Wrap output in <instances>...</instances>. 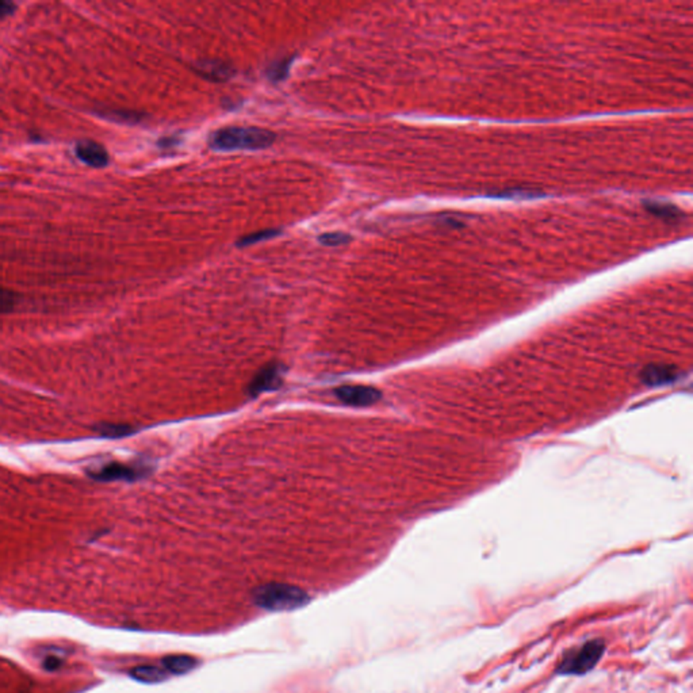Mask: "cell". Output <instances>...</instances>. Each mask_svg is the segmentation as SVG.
I'll use <instances>...</instances> for the list:
<instances>
[{"label": "cell", "instance_id": "6da1fadb", "mask_svg": "<svg viewBox=\"0 0 693 693\" xmlns=\"http://www.w3.org/2000/svg\"><path fill=\"white\" fill-rule=\"evenodd\" d=\"M275 142V134L260 128L230 126L218 129L209 135V146L213 151H259Z\"/></svg>", "mask_w": 693, "mask_h": 693}, {"label": "cell", "instance_id": "7a4b0ae2", "mask_svg": "<svg viewBox=\"0 0 693 693\" xmlns=\"http://www.w3.org/2000/svg\"><path fill=\"white\" fill-rule=\"evenodd\" d=\"M255 604L271 612H285L302 608L310 602L309 595L298 586L287 584H264L254 591Z\"/></svg>", "mask_w": 693, "mask_h": 693}, {"label": "cell", "instance_id": "3957f363", "mask_svg": "<svg viewBox=\"0 0 693 693\" xmlns=\"http://www.w3.org/2000/svg\"><path fill=\"white\" fill-rule=\"evenodd\" d=\"M606 652L603 639H592L584 645L567 650L556 669L558 676H584L596 668Z\"/></svg>", "mask_w": 693, "mask_h": 693}, {"label": "cell", "instance_id": "277c9868", "mask_svg": "<svg viewBox=\"0 0 693 693\" xmlns=\"http://www.w3.org/2000/svg\"><path fill=\"white\" fill-rule=\"evenodd\" d=\"M335 397L349 406H370L382 397L381 391L366 385H344L335 389Z\"/></svg>", "mask_w": 693, "mask_h": 693}, {"label": "cell", "instance_id": "5b68a950", "mask_svg": "<svg viewBox=\"0 0 693 693\" xmlns=\"http://www.w3.org/2000/svg\"><path fill=\"white\" fill-rule=\"evenodd\" d=\"M285 368L278 363H271L264 366L259 373L254 377L252 382L248 386V393L251 395H259L264 391L278 389L283 382Z\"/></svg>", "mask_w": 693, "mask_h": 693}, {"label": "cell", "instance_id": "8992f818", "mask_svg": "<svg viewBox=\"0 0 693 693\" xmlns=\"http://www.w3.org/2000/svg\"><path fill=\"white\" fill-rule=\"evenodd\" d=\"M145 470L137 469L129 465L111 462L96 470L88 472V476L95 481L100 482H111V481H135L144 476Z\"/></svg>", "mask_w": 693, "mask_h": 693}, {"label": "cell", "instance_id": "52a82bcc", "mask_svg": "<svg viewBox=\"0 0 693 693\" xmlns=\"http://www.w3.org/2000/svg\"><path fill=\"white\" fill-rule=\"evenodd\" d=\"M76 155L83 163L95 168L104 167L109 163L107 151L100 144L94 141L79 142L76 146Z\"/></svg>", "mask_w": 693, "mask_h": 693}, {"label": "cell", "instance_id": "ba28073f", "mask_svg": "<svg viewBox=\"0 0 693 693\" xmlns=\"http://www.w3.org/2000/svg\"><path fill=\"white\" fill-rule=\"evenodd\" d=\"M163 666L168 673L184 674L198 666L197 658L186 654H173L163 658Z\"/></svg>", "mask_w": 693, "mask_h": 693}, {"label": "cell", "instance_id": "9c48e42d", "mask_svg": "<svg viewBox=\"0 0 693 693\" xmlns=\"http://www.w3.org/2000/svg\"><path fill=\"white\" fill-rule=\"evenodd\" d=\"M130 676L145 684H156L168 679V673L166 669H160L155 665H140L130 670Z\"/></svg>", "mask_w": 693, "mask_h": 693}, {"label": "cell", "instance_id": "30bf717a", "mask_svg": "<svg viewBox=\"0 0 693 693\" xmlns=\"http://www.w3.org/2000/svg\"><path fill=\"white\" fill-rule=\"evenodd\" d=\"M199 75L210 80H226L233 75V69L219 61H201L195 65Z\"/></svg>", "mask_w": 693, "mask_h": 693}, {"label": "cell", "instance_id": "8fae6325", "mask_svg": "<svg viewBox=\"0 0 693 693\" xmlns=\"http://www.w3.org/2000/svg\"><path fill=\"white\" fill-rule=\"evenodd\" d=\"M645 208H646V210L650 212L651 214L659 217V218H663V219H669V221L679 219V218H681V216H683V212L679 208H676L674 205H670V204H662V202L649 201V202H645Z\"/></svg>", "mask_w": 693, "mask_h": 693}, {"label": "cell", "instance_id": "7c38bea8", "mask_svg": "<svg viewBox=\"0 0 693 693\" xmlns=\"http://www.w3.org/2000/svg\"><path fill=\"white\" fill-rule=\"evenodd\" d=\"M96 431L100 433L102 436L110 437V439H118V437H124V436H128L130 433H133V430H131V427H129V426L111 424V423L98 424L96 426Z\"/></svg>", "mask_w": 693, "mask_h": 693}, {"label": "cell", "instance_id": "4fadbf2b", "mask_svg": "<svg viewBox=\"0 0 693 693\" xmlns=\"http://www.w3.org/2000/svg\"><path fill=\"white\" fill-rule=\"evenodd\" d=\"M280 233H282V232H280V230H278V229H265V230H259V232H255V233H251V234H248V236L241 237V239L237 241V247H248V245H252V244H258L260 241L274 239L275 236H279Z\"/></svg>", "mask_w": 693, "mask_h": 693}, {"label": "cell", "instance_id": "5bb4252c", "mask_svg": "<svg viewBox=\"0 0 693 693\" xmlns=\"http://www.w3.org/2000/svg\"><path fill=\"white\" fill-rule=\"evenodd\" d=\"M293 58H283L280 61H276L268 69H267V78L270 80H272L274 83L276 82H280L283 80L287 74H289V69H290V64H292Z\"/></svg>", "mask_w": 693, "mask_h": 693}, {"label": "cell", "instance_id": "9a60e30c", "mask_svg": "<svg viewBox=\"0 0 693 693\" xmlns=\"http://www.w3.org/2000/svg\"><path fill=\"white\" fill-rule=\"evenodd\" d=\"M352 240L349 234L344 232H332V233H324L318 237V243L327 247H339L348 244Z\"/></svg>", "mask_w": 693, "mask_h": 693}, {"label": "cell", "instance_id": "2e32d148", "mask_svg": "<svg viewBox=\"0 0 693 693\" xmlns=\"http://www.w3.org/2000/svg\"><path fill=\"white\" fill-rule=\"evenodd\" d=\"M16 301L18 298L12 292L0 287V313L11 311L16 305Z\"/></svg>", "mask_w": 693, "mask_h": 693}, {"label": "cell", "instance_id": "e0dca14e", "mask_svg": "<svg viewBox=\"0 0 693 693\" xmlns=\"http://www.w3.org/2000/svg\"><path fill=\"white\" fill-rule=\"evenodd\" d=\"M61 663H63V662H61V659H60V658H57V657H47V658L45 659V662H43V668H45L46 670H50V672H52V670L58 669V668L61 666Z\"/></svg>", "mask_w": 693, "mask_h": 693}, {"label": "cell", "instance_id": "ac0fdd59", "mask_svg": "<svg viewBox=\"0 0 693 693\" xmlns=\"http://www.w3.org/2000/svg\"><path fill=\"white\" fill-rule=\"evenodd\" d=\"M14 10H15V6H14L12 3L0 0V18H3V16H6V15L12 14V12H14Z\"/></svg>", "mask_w": 693, "mask_h": 693}]
</instances>
